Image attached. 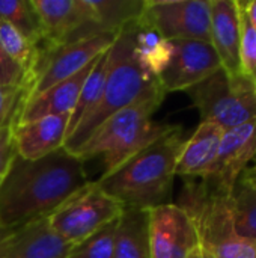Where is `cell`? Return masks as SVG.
<instances>
[{
    "mask_svg": "<svg viewBox=\"0 0 256 258\" xmlns=\"http://www.w3.org/2000/svg\"><path fill=\"white\" fill-rule=\"evenodd\" d=\"M91 183L86 163L65 148L38 160L15 156L0 183V227L44 219Z\"/></svg>",
    "mask_w": 256,
    "mask_h": 258,
    "instance_id": "1",
    "label": "cell"
},
{
    "mask_svg": "<svg viewBox=\"0 0 256 258\" xmlns=\"http://www.w3.org/2000/svg\"><path fill=\"white\" fill-rule=\"evenodd\" d=\"M183 128H172L95 183L124 209L149 210L167 204L184 147Z\"/></svg>",
    "mask_w": 256,
    "mask_h": 258,
    "instance_id": "2",
    "label": "cell"
},
{
    "mask_svg": "<svg viewBox=\"0 0 256 258\" xmlns=\"http://www.w3.org/2000/svg\"><path fill=\"white\" fill-rule=\"evenodd\" d=\"M137 21L122 27L109 48L104 91L98 104L78 122L63 148L75 153L115 113L155 94H166L157 77L146 74L134 56Z\"/></svg>",
    "mask_w": 256,
    "mask_h": 258,
    "instance_id": "3",
    "label": "cell"
},
{
    "mask_svg": "<svg viewBox=\"0 0 256 258\" xmlns=\"http://www.w3.org/2000/svg\"><path fill=\"white\" fill-rule=\"evenodd\" d=\"M164 95L166 94H155L119 110L74 154L84 163L100 157L103 162L101 177L113 172L172 128L169 124H155L152 121V115L161 106Z\"/></svg>",
    "mask_w": 256,
    "mask_h": 258,
    "instance_id": "4",
    "label": "cell"
},
{
    "mask_svg": "<svg viewBox=\"0 0 256 258\" xmlns=\"http://www.w3.org/2000/svg\"><path fill=\"white\" fill-rule=\"evenodd\" d=\"M195 224L201 246L213 258H256V240L234 227L231 197L220 195L199 178H187L177 203Z\"/></svg>",
    "mask_w": 256,
    "mask_h": 258,
    "instance_id": "5",
    "label": "cell"
},
{
    "mask_svg": "<svg viewBox=\"0 0 256 258\" xmlns=\"http://www.w3.org/2000/svg\"><path fill=\"white\" fill-rule=\"evenodd\" d=\"M186 92L201 119L223 132L256 119V83L246 76L229 77L222 68Z\"/></svg>",
    "mask_w": 256,
    "mask_h": 258,
    "instance_id": "6",
    "label": "cell"
},
{
    "mask_svg": "<svg viewBox=\"0 0 256 258\" xmlns=\"http://www.w3.org/2000/svg\"><path fill=\"white\" fill-rule=\"evenodd\" d=\"M122 212L124 207L92 181L47 216V222L60 240L72 246L116 221Z\"/></svg>",
    "mask_w": 256,
    "mask_h": 258,
    "instance_id": "7",
    "label": "cell"
},
{
    "mask_svg": "<svg viewBox=\"0 0 256 258\" xmlns=\"http://www.w3.org/2000/svg\"><path fill=\"white\" fill-rule=\"evenodd\" d=\"M116 35L118 32H103L60 47L41 50L36 74L23 101L84 70L112 47Z\"/></svg>",
    "mask_w": 256,
    "mask_h": 258,
    "instance_id": "8",
    "label": "cell"
},
{
    "mask_svg": "<svg viewBox=\"0 0 256 258\" xmlns=\"http://www.w3.org/2000/svg\"><path fill=\"white\" fill-rule=\"evenodd\" d=\"M137 23L163 38L211 42L210 0H145Z\"/></svg>",
    "mask_w": 256,
    "mask_h": 258,
    "instance_id": "9",
    "label": "cell"
},
{
    "mask_svg": "<svg viewBox=\"0 0 256 258\" xmlns=\"http://www.w3.org/2000/svg\"><path fill=\"white\" fill-rule=\"evenodd\" d=\"M170 59L158 76L164 92L187 91L222 70L220 59L211 42L198 39L170 41Z\"/></svg>",
    "mask_w": 256,
    "mask_h": 258,
    "instance_id": "10",
    "label": "cell"
},
{
    "mask_svg": "<svg viewBox=\"0 0 256 258\" xmlns=\"http://www.w3.org/2000/svg\"><path fill=\"white\" fill-rule=\"evenodd\" d=\"M256 157V119L223 132L214 165L202 181L214 192L231 197L241 174Z\"/></svg>",
    "mask_w": 256,
    "mask_h": 258,
    "instance_id": "11",
    "label": "cell"
},
{
    "mask_svg": "<svg viewBox=\"0 0 256 258\" xmlns=\"http://www.w3.org/2000/svg\"><path fill=\"white\" fill-rule=\"evenodd\" d=\"M151 258H189L199 236L193 221L178 204H163L148 210Z\"/></svg>",
    "mask_w": 256,
    "mask_h": 258,
    "instance_id": "12",
    "label": "cell"
},
{
    "mask_svg": "<svg viewBox=\"0 0 256 258\" xmlns=\"http://www.w3.org/2000/svg\"><path fill=\"white\" fill-rule=\"evenodd\" d=\"M32 5L44 32L42 50L103 33L95 26L84 0H32Z\"/></svg>",
    "mask_w": 256,
    "mask_h": 258,
    "instance_id": "13",
    "label": "cell"
},
{
    "mask_svg": "<svg viewBox=\"0 0 256 258\" xmlns=\"http://www.w3.org/2000/svg\"><path fill=\"white\" fill-rule=\"evenodd\" d=\"M69 115L44 116L12 125L15 153L24 160L42 159L63 148L68 138Z\"/></svg>",
    "mask_w": 256,
    "mask_h": 258,
    "instance_id": "14",
    "label": "cell"
},
{
    "mask_svg": "<svg viewBox=\"0 0 256 258\" xmlns=\"http://www.w3.org/2000/svg\"><path fill=\"white\" fill-rule=\"evenodd\" d=\"M211 44L229 77L244 76L240 59V11L237 0H210Z\"/></svg>",
    "mask_w": 256,
    "mask_h": 258,
    "instance_id": "15",
    "label": "cell"
},
{
    "mask_svg": "<svg viewBox=\"0 0 256 258\" xmlns=\"http://www.w3.org/2000/svg\"><path fill=\"white\" fill-rule=\"evenodd\" d=\"M95 60L91 65H88L84 70L77 73L75 76H72L66 80H62V82L53 85L51 88L45 89L44 92H39V94L27 98L26 101H23L14 124L29 122V121H35V119H39L44 116L71 115V112L74 110V107L77 104L81 86H83L88 74L91 73Z\"/></svg>",
    "mask_w": 256,
    "mask_h": 258,
    "instance_id": "16",
    "label": "cell"
},
{
    "mask_svg": "<svg viewBox=\"0 0 256 258\" xmlns=\"http://www.w3.org/2000/svg\"><path fill=\"white\" fill-rule=\"evenodd\" d=\"M222 136L223 130L219 125L201 121L195 133L184 142L177 163V175L184 178H207L214 165Z\"/></svg>",
    "mask_w": 256,
    "mask_h": 258,
    "instance_id": "17",
    "label": "cell"
},
{
    "mask_svg": "<svg viewBox=\"0 0 256 258\" xmlns=\"http://www.w3.org/2000/svg\"><path fill=\"white\" fill-rule=\"evenodd\" d=\"M69 249L71 245L60 240L44 218L21 227L5 258H66Z\"/></svg>",
    "mask_w": 256,
    "mask_h": 258,
    "instance_id": "18",
    "label": "cell"
},
{
    "mask_svg": "<svg viewBox=\"0 0 256 258\" xmlns=\"http://www.w3.org/2000/svg\"><path fill=\"white\" fill-rule=\"evenodd\" d=\"M113 258H151L148 210L124 209L118 219Z\"/></svg>",
    "mask_w": 256,
    "mask_h": 258,
    "instance_id": "19",
    "label": "cell"
},
{
    "mask_svg": "<svg viewBox=\"0 0 256 258\" xmlns=\"http://www.w3.org/2000/svg\"><path fill=\"white\" fill-rule=\"evenodd\" d=\"M100 32H119L139 20L145 0H84Z\"/></svg>",
    "mask_w": 256,
    "mask_h": 258,
    "instance_id": "20",
    "label": "cell"
},
{
    "mask_svg": "<svg viewBox=\"0 0 256 258\" xmlns=\"http://www.w3.org/2000/svg\"><path fill=\"white\" fill-rule=\"evenodd\" d=\"M172 54L170 41L163 38L160 33L149 27H143L137 23L136 38H134V56L140 68L157 77L166 68Z\"/></svg>",
    "mask_w": 256,
    "mask_h": 258,
    "instance_id": "21",
    "label": "cell"
},
{
    "mask_svg": "<svg viewBox=\"0 0 256 258\" xmlns=\"http://www.w3.org/2000/svg\"><path fill=\"white\" fill-rule=\"evenodd\" d=\"M107 65H109V50L103 53L94 63L91 73L88 74L77 104L74 110L69 115V127H68V136L72 133V130L78 125V122L98 104L101 100L103 91H104V83H106V74H107ZM68 139V138H66Z\"/></svg>",
    "mask_w": 256,
    "mask_h": 258,
    "instance_id": "22",
    "label": "cell"
},
{
    "mask_svg": "<svg viewBox=\"0 0 256 258\" xmlns=\"http://www.w3.org/2000/svg\"><path fill=\"white\" fill-rule=\"evenodd\" d=\"M0 44L6 51V54L27 73L29 88H30L39 63V56H41L39 47L35 45L27 36H24L18 29H15L6 21H0Z\"/></svg>",
    "mask_w": 256,
    "mask_h": 258,
    "instance_id": "23",
    "label": "cell"
},
{
    "mask_svg": "<svg viewBox=\"0 0 256 258\" xmlns=\"http://www.w3.org/2000/svg\"><path fill=\"white\" fill-rule=\"evenodd\" d=\"M0 21H6L41 48L44 32L32 0H0Z\"/></svg>",
    "mask_w": 256,
    "mask_h": 258,
    "instance_id": "24",
    "label": "cell"
},
{
    "mask_svg": "<svg viewBox=\"0 0 256 258\" xmlns=\"http://www.w3.org/2000/svg\"><path fill=\"white\" fill-rule=\"evenodd\" d=\"M231 209L235 231L244 237L256 240V187L238 181L231 195Z\"/></svg>",
    "mask_w": 256,
    "mask_h": 258,
    "instance_id": "25",
    "label": "cell"
},
{
    "mask_svg": "<svg viewBox=\"0 0 256 258\" xmlns=\"http://www.w3.org/2000/svg\"><path fill=\"white\" fill-rule=\"evenodd\" d=\"M118 219L80 243L72 245L66 258H113Z\"/></svg>",
    "mask_w": 256,
    "mask_h": 258,
    "instance_id": "26",
    "label": "cell"
},
{
    "mask_svg": "<svg viewBox=\"0 0 256 258\" xmlns=\"http://www.w3.org/2000/svg\"><path fill=\"white\" fill-rule=\"evenodd\" d=\"M240 59L241 70L246 77L256 83V29L247 18L244 9L240 6Z\"/></svg>",
    "mask_w": 256,
    "mask_h": 258,
    "instance_id": "27",
    "label": "cell"
},
{
    "mask_svg": "<svg viewBox=\"0 0 256 258\" xmlns=\"http://www.w3.org/2000/svg\"><path fill=\"white\" fill-rule=\"evenodd\" d=\"M0 86L8 89H20L24 94L27 92L29 88L27 73L6 54L2 44H0Z\"/></svg>",
    "mask_w": 256,
    "mask_h": 258,
    "instance_id": "28",
    "label": "cell"
},
{
    "mask_svg": "<svg viewBox=\"0 0 256 258\" xmlns=\"http://www.w3.org/2000/svg\"><path fill=\"white\" fill-rule=\"evenodd\" d=\"M24 92L0 86V128L12 125L17 119Z\"/></svg>",
    "mask_w": 256,
    "mask_h": 258,
    "instance_id": "29",
    "label": "cell"
},
{
    "mask_svg": "<svg viewBox=\"0 0 256 258\" xmlns=\"http://www.w3.org/2000/svg\"><path fill=\"white\" fill-rule=\"evenodd\" d=\"M15 147L12 141V125L0 128V178H3L15 159Z\"/></svg>",
    "mask_w": 256,
    "mask_h": 258,
    "instance_id": "30",
    "label": "cell"
},
{
    "mask_svg": "<svg viewBox=\"0 0 256 258\" xmlns=\"http://www.w3.org/2000/svg\"><path fill=\"white\" fill-rule=\"evenodd\" d=\"M21 227L20 228H2L0 227V258L6 257L8 251L11 249V246L14 245L18 233H20Z\"/></svg>",
    "mask_w": 256,
    "mask_h": 258,
    "instance_id": "31",
    "label": "cell"
},
{
    "mask_svg": "<svg viewBox=\"0 0 256 258\" xmlns=\"http://www.w3.org/2000/svg\"><path fill=\"white\" fill-rule=\"evenodd\" d=\"M240 6L244 9L247 18L250 20V23L253 24V27L256 29V0H238Z\"/></svg>",
    "mask_w": 256,
    "mask_h": 258,
    "instance_id": "32",
    "label": "cell"
},
{
    "mask_svg": "<svg viewBox=\"0 0 256 258\" xmlns=\"http://www.w3.org/2000/svg\"><path fill=\"white\" fill-rule=\"evenodd\" d=\"M238 181L246 183V184H250V186H255L256 187V165L247 168V169L241 174V177H240Z\"/></svg>",
    "mask_w": 256,
    "mask_h": 258,
    "instance_id": "33",
    "label": "cell"
},
{
    "mask_svg": "<svg viewBox=\"0 0 256 258\" xmlns=\"http://www.w3.org/2000/svg\"><path fill=\"white\" fill-rule=\"evenodd\" d=\"M189 258H213V257H211V254H210L208 251H205V249L199 245V246H196V248L193 249V252L189 255Z\"/></svg>",
    "mask_w": 256,
    "mask_h": 258,
    "instance_id": "34",
    "label": "cell"
},
{
    "mask_svg": "<svg viewBox=\"0 0 256 258\" xmlns=\"http://www.w3.org/2000/svg\"><path fill=\"white\" fill-rule=\"evenodd\" d=\"M2 180H3V178H0V183H2Z\"/></svg>",
    "mask_w": 256,
    "mask_h": 258,
    "instance_id": "35",
    "label": "cell"
},
{
    "mask_svg": "<svg viewBox=\"0 0 256 258\" xmlns=\"http://www.w3.org/2000/svg\"><path fill=\"white\" fill-rule=\"evenodd\" d=\"M255 165H256V157H255Z\"/></svg>",
    "mask_w": 256,
    "mask_h": 258,
    "instance_id": "36",
    "label": "cell"
}]
</instances>
